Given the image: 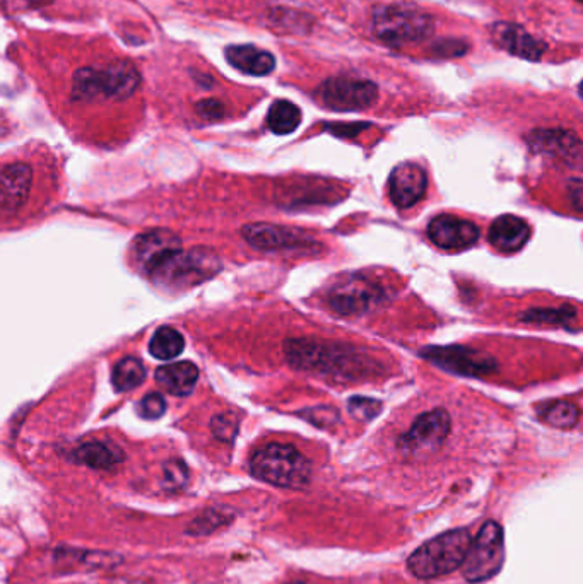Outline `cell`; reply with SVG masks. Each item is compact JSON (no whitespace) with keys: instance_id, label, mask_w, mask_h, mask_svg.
Returning a JSON list of instances; mask_svg holds the SVG:
<instances>
[{"instance_id":"obj_1","label":"cell","mask_w":583,"mask_h":584,"mask_svg":"<svg viewBox=\"0 0 583 584\" xmlns=\"http://www.w3.org/2000/svg\"><path fill=\"white\" fill-rule=\"evenodd\" d=\"M288 361L293 368L330 377L339 381H358L379 377L380 366L346 344L318 342L310 338H293L284 344Z\"/></svg>"},{"instance_id":"obj_2","label":"cell","mask_w":583,"mask_h":584,"mask_svg":"<svg viewBox=\"0 0 583 584\" xmlns=\"http://www.w3.org/2000/svg\"><path fill=\"white\" fill-rule=\"evenodd\" d=\"M141 74L128 60H113L109 66L82 67L72 77L74 101H122L139 89Z\"/></svg>"},{"instance_id":"obj_3","label":"cell","mask_w":583,"mask_h":584,"mask_svg":"<svg viewBox=\"0 0 583 584\" xmlns=\"http://www.w3.org/2000/svg\"><path fill=\"white\" fill-rule=\"evenodd\" d=\"M250 470L259 481L284 488L306 487L312 476L310 461L294 446L281 442L259 448L251 457Z\"/></svg>"},{"instance_id":"obj_4","label":"cell","mask_w":583,"mask_h":584,"mask_svg":"<svg viewBox=\"0 0 583 584\" xmlns=\"http://www.w3.org/2000/svg\"><path fill=\"white\" fill-rule=\"evenodd\" d=\"M371 30L380 42L401 48L428 40L435 33V21L417 5L389 4L377 9Z\"/></svg>"},{"instance_id":"obj_5","label":"cell","mask_w":583,"mask_h":584,"mask_svg":"<svg viewBox=\"0 0 583 584\" xmlns=\"http://www.w3.org/2000/svg\"><path fill=\"white\" fill-rule=\"evenodd\" d=\"M471 542L472 537L468 530L438 535L411 555L407 568L419 580H433L453 573L462 565Z\"/></svg>"},{"instance_id":"obj_6","label":"cell","mask_w":583,"mask_h":584,"mask_svg":"<svg viewBox=\"0 0 583 584\" xmlns=\"http://www.w3.org/2000/svg\"><path fill=\"white\" fill-rule=\"evenodd\" d=\"M221 270L216 254L204 248L178 251L167 263H162L152 279L156 284L168 289H189L209 281Z\"/></svg>"},{"instance_id":"obj_7","label":"cell","mask_w":583,"mask_h":584,"mask_svg":"<svg viewBox=\"0 0 583 584\" xmlns=\"http://www.w3.org/2000/svg\"><path fill=\"white\" fill-rule=\"evenodd\" d=\"M315 100L333 112H361L379 100V86L368 79L328 77L315 89Z\"/></svg>"},{"instance_id":"obj_8","label":"cell","mask_w":583,"mask_h":584,"mask_svg":"<svg viewBox=\"0 0 583 584\" xmlns=\"http://www.w3.org/2000/svg\"><path fill=\"white\" fill-rule=\"evenodd\" d=\"M505 558L503 530L498 523H484L478 537L469 547L468 555L462 562V574L469 583H481L495 576L502 569Z\"/></svg>"},{"instance_id":"obj_9","label":"cell","mask_w":583,"mask_h":584,"mask_svg":"<svg viewBox=\"0 0 583 584\" xmlns=\"http://www.w3.org/2000/svg\"><path fill=\"white\" fill-rule=\"evenodd\" d=\"M245 242L257 250L264 251H306L312 254L321 248L315 238L298 227L278 226V224H248L242 229Z\"/></svg>"},{"instance_id":"obj_10","label":"cell","mask_w":583,"mask_h":584,"mask_svg":"<svg viewBox=\"0 0 583 584\" xmlns=\"http://www.w3.org/2000/svg\"><path fill=\"white\" fill-rule=\"evenodd\" d=\"M450 427H452V420L447 412L441 408L426 412L414 420L410 433L399 439V448L406 457H426L444 445L445 439L450 435Z\"/></svg>"},{"instance_id":"obj_11","label":"cell","mask_w":583,"mask_h":584,"mask_svg":"<svg viewBox=\"0 0 583 584\" xmlns=\"http://www.w3.org/2000/svg\"><path fill=\"white\" fill-rule=\"evenodd\" d=\"M422 356L445 371L460 377H487L498 369L495 358L469 347H428L423 350Z\"/></svg>"},{"instance_id":"obj_12","label":"cell","mask_w":583,"mask_h":584,"mask_svg":"<svg viewBox=\"0 0 583 584\" xmlns=\"http://www.w3.org/2000/svg\"><path fill=\"white\" fill-rule=\"evenodd\" d=\"M182 250V242L168 229L147 231L134 243V258L137 267L152 277L162 263Z\"/></svg>"},{"instance_id":"obj_13","label":"cell","mask_w":583,"mask_h":584,"mask_svg":"<svg viewBox=\"0 0 583 584\" xmlns=\"http://www.w3.org/2000/svg\"><path fill=\"white\" fill-rule=\"evenodd\" d=\"M379 285L371 284L360 277H351L330 291L328 303L339 315L356 316L368 312L373 304L379 303Z\"/></svg>"},{"instance_id":"obj_14","label":"cell","mask_w":583,"mask_h":584,"mask_svg":"<svg viewBox=\"0 0 583 584\" xmlns=\"http://www.w3.org/2000/svg\"><path fill=\"white\" fill-rule=\"evenodd\" d=\"M428 236L444 250H466L480 239V227L456 215L441 214L429 223Z\"/></svg>"},{"instance_id":"obj_15","label":"cell","mask_w":583,"mask_h":584,"mask_svg":"<svg viewBox=\"0 0 583 584\" xmlns=\"http://www.w3.org/2000/svg\"><path fill=\"white\" fill-rule=\"evenodd\" d=\"M491 40L502 50L524 60L537 61L545 57L548 45L529 35L524 27L514 23H495L490 30Z\"/></svg>"},{"instance_id":"obj_16","label":"cell","mask_w":583,"mask_h":584,"mask_svg":"<svg viewBox=\"0 0 583 584\" xmlns=\"http://www.w3.org/2000/svg\"><path fill=\"white\" fill-rule=\"evenodd\" d=\"M527 144L534 153L546 154L567 162L582 161V143L573 132L539 128L527 135Z\"/></svg>"},{"instance_id":"obj_17","label":"cell","mask_w":583,"mask_h":584,"mask_svg":"<svg viewBox=\"0 0 583 584\" xmlns=\"http://www.w3.org/2000/svg\"><path fill=\"white\" fill-rule=\"evenodd\" d=\"M428 177L425 169L414 162L399 165L391 175V199L399 209H410L425 196Z\"/></svg>"},{"instance_id":"obj_18","label":"cell","mask_w":583,"mask_h":584,"mask_svg":"<svg viewBox=\"0 0 583 584\" xmlns=\"http://www.w3.org/2000/svg\"><path fill=\"white\" fill-rule=\"evenodd\" d=\"M33 171L26 162H14L0 169V211H16L30 195Z\"/></svg>"},{"instance_id":"obj_19","label":"cell","mask_w":583,"mask_h":584,"mask_svg":"<svg viewBox=\"0 0 583 584\" xmlns=\"http://www.w3.org/2000/svg\"><path fill=\"white\" fill-rule=\"evenodd\" d=\"M529 238V224L517 215H502L490 227V243L503 254L520 250Z\"/></svg>"},{"instance_id":"obj_20","label":"cell","mask_w":583,"mask_h":584,"mask_svg":"<svg viewBox=\"0 0 583 584\" xmlns=\"http://www.w3.org/2000/svg\"><path fill=\"white\" fill-rule=\"evenodd\" d=\"M229 66L247 76H269L276 69V57L271 52L254 45H232L224 50Z\"/></svg>"},{"instance_id":"obj_21","label":"cell","mask_w":583,"mask_h":584,"mask_svg":"<svg viewBox=\"0 0 583 584\" xmlns=\"http://www.w3.org/2000/svg\"><path fill=\"white\" fill-rule=\"evenodd\" d=\"M198 380V366L189 361L173 362L156 371V381L159 386L175 396H186L192 393Z\"/></svg>"},{"instance_id":"obj_22","label":"cell","mask_w":583,"mask_h":584,"mask_svg":"<svg viewBox=\"0 0 583 584\" xmlns=\"http://www.w3.org/2000/svg\"><path fill=\"white\" fill-rule=\"evenodd\" d=\"M122 453L116 446L109 442L91 441L79 446L76 460L94 470H112L122 461Z\"/></svg>"},{"instance_id":"obj_23","label":"cell","mask_w":583,"mask_h":584,"mask_svg":"<svg viewBox=\"0 0 583 584\" xmlns=\"http://www.w3.org/2000/svg\"><path fill=\"white\" fill-rule=\"evenodd\" d=\"M302 123V110L288 100H278L272 103L267 113V125L274 134H293Z\"/></svg>"},{"instance_id":"obj_24","label":"cell","mask_w":583,"mask_h":584,"mask_svg":"<svg viewBox=\"0 0 583 584\" xmlns=\"http://www.w3.org/2000/svg\"><path fill=\"white\" fill-rule=\"evenodd\" d=\"M146 380V368L141 359L128 356L113 368L112 381L116 392H131Z\"/></svg>"},{"instance_id":"obj_25","label":"cell","mask_w":583,"mask_h":584,"mask_svg":"<svg viewBox=\"0 0 583 584\" xmlns=\"http://www.w3.org/2000/svg\"><path fill=\"white\" fill-rule=\"evenodd\" d=\"M183 347H186V340H183L180 332L171 327H162L152 338L149 352L156 359L171 361V359L178 358L183 352Z\"/></svg>"},{"instance_id":"obj_26","label":"cell","mask_w":583,"mask_h":584,"mask_svg":"<svg viewBox=\"0 0 583 584\" xmlns=\"http://www.w3.org/2000/svg\"><path fill=\"white\" fill-rule=\"evenodd\" d=\"M541 419L558 429H572L579 424L580 411L572 402H551L541 408Z\"/></svg>"},{"instance_id":"obj_27","label":"cell","mask_w":583,"mask_h":584,"mask_svg":"<svg viewBox=\"0 0 583 584\" xmlns=\"http://www.w3.org/2000/svg\"><path fill=\"white\" fill-rule=\"evenodd\" d=\"M522 318L526 322L534 323H568L573 322L576 318L575 310L572 306H563L560 310H532V312H527L522 315Z\"/></svg>"},{"instance_id":"obj_28","label":"cell","mask_w":583,"mask_h":584,"mask_svg":"<svg viewBox=\"0 0 583 584\" xmlns=\"http://www.w3.org/2000/svg\"><path fill=\"white\" fill-rule=\"evenodd\" d=\"M348 408L356 419L367 423V420L375 419L377 415L380 414L382 402L375 398H367V396H352V398H349Z\"/></svg>"},{"instance_id":"obj_29","label":"cell","mask_w":583,"mask_h":584,"mask_svg":"<svg viewBox=\"0 0 583 584\" xmlns=\"http://www.w3.org/2000/svg\"><path fill=\"white\" fill-rule=\"evenodd\" d=\"M214 436L221 441L232 442L238 433V417L235 414H220L214 417L213 423Z\"/></svg>"},{"instance_id":"obj_30","label":"cell","mask_w":583,"mask_h":584,"mask_svg":"<svg viewBox=\"0 0 583 584\" xmlns=\"http://www.w3.org/2000/svg\"><path fill=\"white\" fill-rule=\"evenodd\" d=\"M226 521H228V515H224L223 512L213 509V512L205 513L204 516L195 519V521L192 523V527L189 528V534H211V531L216 530L217 527H221V525H224Z\"/></svg>"},{"instance_id":"obj_31","label":"cell","mask_w":583,"mask_h":584,"mask_svg":"<svg viewBox=\"0 0 583 584\" xmlns=\"http://www.w3.org/2000/svg\"><path fill=\"white\" fill-rule=\"evenodd\" d=\"M431 54L435 57L441 58H452L460 57V55H466V52L469 50L468 43H463L462 40L456 38H441L438 42L433 43Z\"/></svg>"},{"instance_id":"obj_32","label":"cell","mask_w":583,"mask_h":584,"mask_svg":"<svg viewBox=\"0 0 583 584\" xmlns=\"http://www.w3.org/2000/svg\"><path fill=\"white\" fill-rule=\"evenodd\" d=\"M139 411L144 419H159L167 411V402L159 393H149L141 402Z\"/></svg>"},{"instance_id":"obj_33","label":"cell","mask_w":583,"mask_h":584,"mask_svg":"<svg viewBox=\"0 0 583 584\" xmlns=\"http://www.w3.org/2000/svg\"><path fill=\"white\" fill-rule=\"evenodd\" d=\"M165 476H167L168 487L178 488L186 485L187 479H189V472H187V467L183 465V461L171 460L165 467Z\"/></svg>"},{"instance_id":"obj_34","label":"cell","mask_w":583,"mask_h":584,"mask_svg":"<svg viewBox=\"0 0 583 584\" xmlns=\"http://www.w3.org/2000/svg\"><path fill=\"white\" fill-rule=\"evenodd\" d=\"M195 112L204 120H220L226 115V106L217 100H202L195 104Z\"/></svg>"},{"instance_id":"obj_35","label":"cell","mask_w":583,"mask_h":584,"mask_svg":"<svg viewBox=\"0 0 583 584\" xmlns=\"http://www.w3.org/2000/svg\"><path fill=\"white\" fill-rule=\"evenodd\" d=\"M367 123H339V125H327V131L333 132V134L339 135V137H355L356 134H360L363 128H367Z\"/></svg>"},{"instance_id":"obj_36","label":"cell","mask_w":583,"mask_h":584,"mask_svg":"<svg viewBox=\"0 0 583 584\" xmlns=\"http://www.w3.org/2000/svg\"><path fill=\"white\" fill-rule=\"evenodd\" d=\"M576 2H582V0H576Z\"/></svg>"},{"instance_id":"obj_37","label":"cell","mask_w":583,"mask_h":584,"mask_svg":"<svg viewBox=\"0 0 583 584\" xmlns=\"http://www.w3.org/2000/svg\"><path fill=\"white\" fill-rule=\"evenodd\" d=\"M296 584H302V583H296Z\"/></svg>"}]
</instances>
